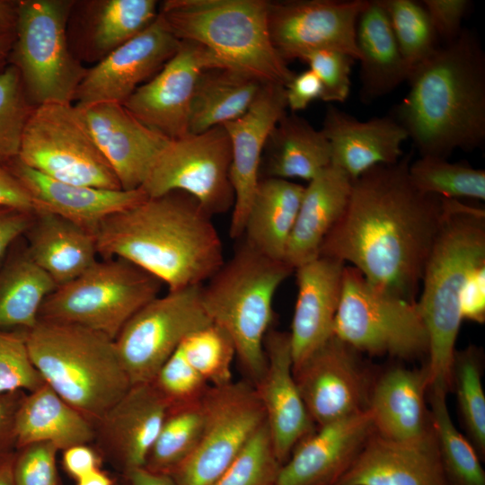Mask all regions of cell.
<instances>
[{"mask_svg":"<svg viewBox=\"0 0 485 485\" xmlns=\"http://www.w3.org/2000/svg\"><path fill=\"white\" fill-rule=\"evenodd\" d=\"M11 393L0 395V440L6 436L7 432L10 431L13 434V417L20 403H16L12 399Z\"/></svg>","mask_w":485,"mask_h":485,"instance_id":"obj_57","label":"cell"},{"mask_svg":"<svg viewBox=\"0 0 485 485\" xmlns=\"http://www.w3.org/2000/svg\"><path fill=\"white\" fill-rule=\"evenodd\" d=\"M33 107L19 71L7 65L0 71V165L18 157L22 132Z\"/></svg>","mask_w":485,"mask_h":485,"instance_id":"obj_45","label":"cell"},{"mask_svg":"<svg viewBox=\"0 0 485 485\" xmlns=\"http://www.w3.org/2000/svg\"><path fill=\"white\" fill-rule=\"evenodd\" d=\"M77 485H114V481L107 473L96 469L77 480Z\"/></svg>","mask_w":485,"mask_h":485,"instance_id":"obj_60","label":"cell"},{"mask_svg":"<svg viewBox=\"0 0 485 485\" xmlns=\"http://www.w3.org/2000/svg\"><path fill=\"white\" fill-rule=\"evenodd\" d=\"M285 86L266 84L249 110L224 124L231 142L230 180L234 192L229 235L242 236L247 213L260 181L259 172L267 139L287 113Z\"/></svg>","mask_w":485,"mask_h":485,"instance_id":"obj_19","label":"cell"},{"mask_svg":"<svg viewBox=\"0 0 485 485\" xmlns=\"http://www.w3.org/2000/svg\"><path fill=\"white\" fill-rule=\"evenodd\" d=\"M202 286L154 297L124 325L115 345L132 385L152 382L189 334L212 323L203 304Z\"/></svg>","mask_w":485,"mask_h":485,"instance_id":"obj_13","label":"cell"},{"mask_svg":"<svg viewBox=\"0 0 485 485\" xmlns=\"http://www.w3.org/2000/svg\"><path fill=\"white\" fill-rule=\"evenodd\" d=\"M231 142L223 125L172 139L158 155L141 190L148 198L181 191L210 216L233 209Z\"/></svg>","mask_w":485,"mask_h":485,"instance_id":"obj_12","label":"cell"},{"mask_svg":"<svg viewBox=\"0 0 485 485\" xmlns=\"http://www.w3.org/2000/svg\"><path fill=\"white\" fill-rule=\"evenodd\" d=\"M63 451L64 468L76 481L99 469L98 456L87 445H74Z\"/></svg>","mask_w":485,"mask_h":485,"instance_id":"obj_55","label":"cell"},{"mask_svg":"<svg viewBox=\"0 0 485 485\" xmlns=\"http://www.w3.org/2000/svg\"><path fill=\"white\" fill-rule=\"evenodd\" d=\"M24 236L29 256L57 287L74 280L97 261L95 235L57 215L34 211Z\"/></svg>","mask_w":485,"mask_h":485,"instance_id":"obj_30","label":"cell"},{"mask_svg":"<svg viewBox=\"0 0 485 485\" xmlns=\"http://www.w3.org/2000/svg\"><path fill=\"white\" fill-rule=\"evenodd\" d=\"M266 366L253 384L263 407L276 455L283 465L316 426L310 418L293 373L289 333L269 330L264 340Z\"/></svg>","mask_w":485,"mask_h":485,"instance_id":"obj_20","label":"cell"},{"mask_svg":"<svg viewBox=\"0 0 485 485\" xmlns=\"http://www.w3.org/2000/svg\"><path fill=\"white\" fill-rule=\"evenodd\" d=\"M124 474L128 485H178L170 474L154 472L146 467L131 469Z\"/></svg>","mask_w":485,"mask_h":485,"instance_id":"obj_56","label":"cell"},{"mask_svg":"<svg viewBox=\"0 0 485 485\" xmlns=\"http://www.w3.org/2000/svg\"><path fill=\"white\" fill-rule=\"evenodd\" d=\"M20 449L13 465L14 485H58L57 447L40 442Z\"/></svg>","mask_w":485,"mask_h":485,"instance_id":"obj_49","label":"cell"},{"mask_svg":"<svg viewBox=\"0 0 485 485\" xmlns=\"http://www.w3.org/2000/svg\"><path fill=\"white\" fill-rule=\"evenodd\" d=\"M17 158L59 181L122 190L75 104L34 106L22 132Z\"/></svg>","mask_w":485,"mask_h":485,"instance_id":"obj_11","label":"cell"},{"mask_svg":"<svg viewBox=\"0 0 485 485\" xmlns=\"http://www.w3.org/2000/svg\"><path fill=\"white\" fill-rule=\"evenodd\" d=\"M370 371L362 354L333 335L293 368L314 425L366 410L375 380Z\"/></svg>","mask_w":485,"mask_h":485,"instance_id":"obj_15","label":"cell"},{"mask_svg":"<svg viewBox=\"0 0 485 485\" xmlns=\"http://www.w3.org/2000/svg\"><path fill=\"white\" fill-rule=\"evenodd\" d=\"M410 163L406 154L352 181L346 209L320 256L351 266L373 284L416 302L446 205L412 184Z\"/></svg>","mask_w":485,"mask_h":485,"instance_id":"obj_1","label":"cell"},{"mask_svg":"<svg viewBox=\"0 0 485 485\" xmlns=\"http://www.w3.org/2000/svg\"><path fill=\"white\" fill-rule=\"evenodd\" d=\"M304 191V186L293 181L260 178L245 219L243 242L269 258L284 260Z\"/></svg>","mask_w":485,"mask_h":485,"instance_id":"obj_34","label":"cell"},{"mask_svg":"<svg viewBox=\"0 0 485 485\" xmlns=\"http://www.w3.org/2000/svg\"><path fill=\"white\" fill-rule=\"evenodd\" d=\"M412 184L421 192L441 198L485 199V171L468 163L423 155L409 164Z\"/></svg>","mask_w":485,"mask_h":485,"instance_id":"obj_40","label":"cell"},{"mask_svg":"<svg viewBox=\"0 0 485 485\" xmlns=\"http://www.w3.org/2000/svg\"><path fill=\"white\" fill-rule=\"evenodd\" d=\"M293 272L284 260L269 258L242 241L202 286V301L211 322L230 337L252 384L266 366L264 340L271 329L275 295Z\"/></svg>","mask_w":485,"mask_h":485,"instance_id":"obj_7","label":"cell"},{"mask_svg":"<svg viewBox=\"0 0 485 485\" xmlns=\"http://www.w3.org/2000/svg\"><path fill=\"white\" fill-rule=\"evenodd\" d=\"M481 350L470 345L455 350L452 387L455 388L458 408L467 437L479 455L485 454V393L481 381Z\"/></svg>","mask_w":485,"mask_h":485,"instance_id":"obj_41","label":"cell"},{"mask_svg":"<svg viewBox=\"0 0 485 485\" xmlns=\"http://www.w3.org/2000/svg\"><path fill=\"white\" fill-rule=\"evenodd\" d=\"M281 466L265 420L211 485H276Z\"/></svg>","mask_w":485,"mask_h":485,"instance_id":"obj_44","label":"cell"},{"mask_svg":"<svg viewBox=\"0 0 485 485\" xmlns=\"http://www.w3.org/2000/svg\"><path fill=\"white\" fill-rule=\"evenodd\" d=\"M265 154L266 177L307 182L331 163L330 144L321 129L295 112L286 113L270 132Z\"/></svg>","mask_w":485,"mask_h":485,"instance_id":"obj_35","label":"cell"},{"mask_svg":"<svg viewBox=\"0 0 485 485\" xmlns=\"http://www.w3.org/2000/svg\"><path fill=\"white\" fill-rule=\"evenodd\" d=\"M379 2L387 14L400 51L412 72L440 48L430 17L423 4L413 0Z\"/></svg>","mask_w":485,"mask_h":485,"instance_id":"obj_42","label":"cell"},{"mask_svg":"<svg viewBox=\"0 0 485 485\" xmlns=\"http://www.w3.org/2000/svg\"><path fill=\"white\" fill-rule=\"evenodd\" d=\"M211 219L185 192L147 198L101 222L97 251L129 261L169 290L204 285L225 260Z\"/></svg>","mask_w":485,"mask_h":485,"instance_id":"obj_2","label":"cell"},{"mask_svg":"<svg viewBox=\"0 0 485 485\" xmlns=\"http://www.w3.org/2000/svg\"><path fill=\"white\" fill-rule=\"evenodd\" d=\"M409 91L390 114L423 155L448 158L485 142V55L463 28L411 72Z\"/></svg>","mask_w":485,"mask_h":485,"instance_id":"obj_3","label":"cell"},{"mask_svg":"<svg viewBox=\"0 0 485 485\" xmlns=\"http://www.w3.org/2000/svg\"><path fill=\"white\" fill-rule=\"evenodd\" d=\"M76 57L99 62L146 29L159 13L155 0L75 2Z\"/></svg>","mask_w":485,"mask_h":485,"instance_id":"obj_31","label":"cell"},{"mask_svg":"<svg viewBox=\"0 0 485 485\" xmlns=\"http://www.w3.org/2000/svg\"><path fill=\"white\" fill-rule=\"evenodd\" d=\"M301 60L321 81L323 87L322 101L330 103L346 101L350 92L354 58L342 52L322 49L305 55Z\"/></svg>","mask_w":485,"mask_h":485,"instance_id":"obj_48","label":"cell"},{"mask_svg":"<svg viewBox=\"0 0 485 485\" xmlns=\"http://www.w3.org/2000/svg\"><path fill=\"white\" fill-rule=\"evenodd\" d=\"M152 383L170 407L198 401L210 387L179 348L160 367Z\"/></svg>","mask_w":485,"mask_h":485,"instance_id":"obj_47","label":"cell"},{"mask_svg":"<svg viewBox=\"0 0 485 485\" xmlns=\"http://www.w3.org/2000/svg\"><path fill=\"white\" fill-rule=\"evenodd\" d=\"M428 387L426 366H394L375 377L367 407L374 431L396 442H419L429 436L433 429Z\"/></svg>","mask_w":485,"mask_h":485,"instance_id":"obj_28","label":"cell"},{"mask_svg":"<svg viewBox=\"0 0 485 485\" xmlns=\"http://www.w3.org/2000/svg\"><path fill=\"white\" fill-rule=\"evenodd\" d=\"M202 402L205 420L198 444L170 474L178 485H211L266 420L248 381L210 386Z\"/></svg>","mask_w":485,"mask_h":485,"instance_id":"obj_14","label":"cell"},{"mask_svg":"<svg viewBox=\"0 0 485 485\" xmlns=\"http://www.w3.org/2000/svg\"><path fill=\"white\" fill-rule=\"evenodd\" d=\"M448 390L441 384L428 387L431 426L442 468L449 485H485L481 456L452 420L446 401Z\"/></svg>","mask_w":485,"mask_h":485,"instance_id":"obj_38","label":"cell"},{"mask_svg":"<svg viewBox=\"0 0 485 485\" xmlns=\"http://www.w3.org/2000/svg\"><path fill=\"white\" fill-rule=\"evenodd\" d=\"M265 84L248 74L228 67L203 71L192 98L190 133H201L240 118Z\"/></svg>","mask_w":485,"mask_h":485,"instance_id":"obj_37","label":"cell"},{"mask_svg":"<svg viewBox=\"0 0 485 485\" xmlns=\"http://www.w3.org/2000/svg\"><path fill=\"white\" fill-rule=\"evenodd\" d=\"M373 432L368 410L316 427L281 466L276 485H335Z\"/></svg>","mask_w":485,"mask_h":485,"instance_id":"obj_22","label":"cell"},{"mask_svg":"<svg viewBox=\"0 0 485 485\" xmlns=\"http://www.w3.org/2000/svg\"><path fill=\"white\" fill-rule=\"evenodd\" d=\"M202 400L169 407L144 467L154 472L171 474L190 457L198 444L204 427Z\"/></svg>","mask_w":485,"mask_h":485,"instance_id":"obj_39","label":"cell"},{"mask_svg":"<svg viewBox=\"0 0 485 485\" xmlns=\"http://www.w3.org/2000/svg\"><path fill=\"white\" fill-rule=\"evenodd\" d=\"M163 283L120 258L97 260L43 302L39 320L74 323L115 340L128 321L159 295Z\"/></svg>","mask_w":485,"mask_h":485,"instance_id":"obj_10","label":"cell"},{"mask_svg":"<svg viewBox=\"0 0 485 485\" xmlns=\"http://www.w3.org/2000/svg\"><path fill=\"white\" fill-rule=\"evenodd\" d=\"M24 337L45 384L94 424L132 386L115 340L99 331L39 320Z\"/></svg>","mask_w":485,"mask_h":485,"instance_id":"obj_5","label":"cell"},{"mask_svg":"<svg viewBox=\"0 0 485 485\" xmlns=\"http://www.w3.org/2000/svg\"><path fill=\"white\" fill-rule=\"evenodd\" d=\"M13 436L18 448L47 442L65 450L88 445L95 438V427L45 384L19 403L13 417Z\"/></svg>","mask_w":485,"mask_h":485,"instance_id":"obj_33","label":"cell"},{"mask_svg":"<svg viewBox=\"0 0 485 485\" xmlns=\"http://www.w3.org/2000/svg\"><path fill=\"white\" fill-rule=\"evenodd\" d=\"M0 206L34 211L29 193L5 165H0Z\"/></svg>","mask_w":485,"mask_h":485,"instance_id":"obj_54","label":"cell"},{"mask_svg":"<svg viewBox=\"0 0 485 485\" xmlns=\"http://www.w3.org/2000/svg\"><path fill=\"white\" fill-rule=\"evenodd\" d=\"M169 407L152 382L133 384L94 424L95 438L124 473L146 465Z\"/></svg>","mask_w":485,"mask_h":485,"instance_id":"obj_23","label":"cell"},{"mask_svg":"<svg viewBox=\"0 0 485 485\" xmlns=\"http://www.w3.org/2000/svg\"><path fill=\"white\" fill-rule=\"evenodd\" d=\"M369 0H293L269 3V31L274 48L288 62L322 49L356 61L357 24Z\"/></svg>","mask_w":485,"mask_h":485,"instance_id":"obj_16","label":"cell"},{"mask_svg":"<svg viewBox=\"0 0 485 485\" xmlns=\"http://www.w3.org/2000/svg\"><path fill=\"white\" fill-rule=\"evenodd\" d=\"M460 313L463 321L485 322V265L476 269L468 278L460 295Z\"/></svg>","mask_w":485,"mask_h":485,"instance_id":"obj_51","label":"cell"},{"mask_svg":"<svg viewBox=\"0 0 485 485\" xmlns=\"http://www.w3.org/2000/svg\"><path fill=\"white\" fill-rule=\"evenodd\" d=\"M75 1L19 0L8 65L19 71L33 106L72 103L87 68L69 46L67 24Z\"/></svg>","mask_w":485,"mask_h":485,"instance_id":"obj_8","label":"cell"},{"mask_svg":"<svg viewBox=\"0 0 485 485\" xmlns=\"http://www.w3.org/2000/svg\"><path fill=\"white\" fill-rule=\"evenodd\" d=\"M5 166L29 193L34 211L57 215L93 234L102 220L148 198L141 189L105 190L59 181L24 165L18 158Z\"/></svg>","mask_w":485,"mask_h":485,"instance_id":"obj_27","label":"cell"},{"mask_svg":"<svg viewBox=\"0 0 485 485\" xmlns=\"http://www.w3.org/2000/svg\"><path fill=\"white\" fill-rule=\"evenodd\" d=\"M360 100L369 104L391 93L410 75L387 14L379 0H369L357 24Z\"/></svg>","mask_w":485,"mask_h":485,"instance_id":"obj_32","label":"cell"},{"mask_svg":"<svg viewBox=\"0 0 485 485\" xmlns=\"http://www.w3.org/2000/svg\"><path fill=\"white\" fill-rule=\"evenodd\" d=\"M335 485H449L434 433L419 442H396L375 431Z\"/></svg>","mask_w":485,"mask_h":485,"instance_id":"obj_26","label":"cell"},{"mask_svg":"<svg viewBox=\"0 0 485 485\" xmlns=\"http://www.w3.org/2000/svg\"><path fill=\"white\" fill-rule=\"evenodd\" d=\"M445 199V220L426 262L416 303L428 336V385L442 384L449 391L463 322L460 295L470 275L485 265V210Z\"/></svg>","mask_w":485,"mask_h":485,"instance_id":"obj_4","label":"cell"},{"mask_svg":"<svg viewBox=\"0 0 485 485\" xmlns=\"http://www.w3.org/2000/svg\"><path fill=\"white\" fill-rule=\"evenodd\" d=\"M225 67L203 46L181 40L175 54L123 103L140 122L172 140L190 133L192 98L201 73Z\"/></svg>","mask_w":485,"mask_h":485,"instance_id":"obj_17","label":"cell"},{"mask_svg":"<svg viewBox=\"0 0 485 485\" xmlns=\"http://www.w3.org/2000/svg\"><path fill=\"white\" fill-rule=\"evenodd\" d=\"M332 335L360 354L427 357L428 336L416 302L370 282L346 265Z\"/></svg>","mask_w":485,"mask_h":485,"instance_id":"obj_9","label":"cell"},{"mask_svg":"<svg viewBox=\"0 0 485 485\" xmlns=\"http://www.w3.org/2000/svg\"><path fill=\"white\" fill-rule=\"evenodd\" d=\"M18 239L0 267V330L27 331L39 321L40 309L57 286L29 256Z\"/></svg>","mask_w":485,"mask_h":485,"instance_id":"obj_36","label":"cell"},{"mask_svg":"<svg viewBox=\"0 0 485 485\" xmlns=\"http://www.w3.org/2000/svg\"><path fill=\"white\" fill-rule=\"evenodd\" d=\"M13 40L14 32L0 34V71L8 65Z\"/></svg>","mask_w":485,"mask_h":485,"instance_id":"obj_61","label":"cell"},{"mask_svg":"<svg viewBox=\"0 0 485 485\" xmlns=\"http://www.w3.org/2000/svg\"><path fill=\"white\" fill-rule=\"evenodd\" d=\"M321 130L330 144L331 164L352 181L375 166L396 163L408 139L391 115L362 121L333 104L326 109Z\"/></svg>","mask_w":485,"mask_h":485,"instance_id":"obj_24","label":"cell"},{"mask_svg":"<svg viewBox=\"0 0 485 485\" xmlns=\"http://www.w3.org/2000/svg\"><path fill=\"white\" fill-rule=\"evenodd\" d=\"M44 384L31 359L24 331L0 330V395L21 389L31 392Z\"/></svg>","mask_w":485,"mask_h":485,"instance_id":"obj_46","label":"cell"},{"mask_svg":"<svg viewBox=\"0 0 485 485\" xmlns=\"http://www.w3.org/2000/svg\"><path fill=\"white\" fill-rule=\"evenodd\" d=\"M0 451H2V450H0Z\"/></svg>","mask_w":485,"mask_h":485,"instance_id":"obj_62","label":"cell"},{"mask_svg":"<svg viewBox=\"0 0 485 485\" xmlns=\"http://www.w3.org/2000/svg\"><path fill=\"white\" fill-rule=\"evenodd\" d=\"M267 0H166L159 14L179 40L196 42L225 67L286 86L295 75L274 48Z\"/></svg>","mask_w":485,"mask_h":485,"instance_id":"obj_6","label":"cell"},{"mask_svg":"<svg viewBox=\"0 0 485 485\" xmlns=\"http://www.w3.org/2000/svg\"><path fill=\"white\" fill-rule=\"evenodd\" d=\"M76 107L121 189H140L170 139L144 125L123 104Z\"/></svg>","mask_w":485,"mask_h":485,"instance_id":"obj_21","label":"cell"},{"mask_svg":"<svg viewBox=\"0 0 485 485\" xmlns=\"http://www.w3.org/2000/svg\"><path fill=\"white\" fill-rule=\"evenodd\" d=\"M287 108L292 112L306 109L315 100H322L323 87L310 69L295 74L291 81L285 86Z\"/></svg>","mask_w":485,"mask_h":485,"instance_id":"obj_52","label":"cell"},{"mask_svg":"<svg viewBox=\"0 0 485 485\" xmlns=\"http://www.w3.org/2000/svg\"><path fill=\"white\" fill-rule=\"evenodd\" d=\"M178 348L210 386L233 382L235 348L227 333L218 326L211 323L191 332Z\"/></svg>","mask_w":485,"mask_h":485,"instance_id":"obj_43","label":"cell"},{"mask_svg":"<svg viewBox=\"0 0 485 485\" xmlns=\"http://www.w3.org/2000/svg\"><path fill=\"white\" fill-rule=\"evenodd\" d=\"M34 211L0 206V267L11 246L27 232Z\"/></svg>","mask_w":485,"mask_h":485,"instance_id":"obj_53","label":"cell"},{"mask_svg":"<svg viewBox=\"0 0 485 485\" xmlns=\"http://www.w3.org/2000/svg\"><path fill=\"white\" fill-rule=\"evenodd\" d=\"M180 43L158 13L146 29L87 68L75 105L123 104L175 54Z\"/></svg>","mask_w":485,"mask_h":485,"instance_id":"obj_18","label":"cell"},{"mask_svg":"<svg viewBox=\"0 0 485 485\" xmlns=\"http://www.w3.org/2000/svg\"><path fill=\"white\" fill-rule=\"evenodd\" d=\"M18 1L0 0V34L14 32Z\"/></svg>","mask_w":485,"mask_h":485,"instance_id":"obj_58","label":"cell"},{"mask_svg":"<svg viewBox=\"0 0 485 485\" xmlns=\"http://www.w3.org/2000/svg\"><path fill=\"white\" fill-rule=\"evenodd\" d=\"M345 266L319 256L295 269L297 296L288 332L293 368L332 336Z\"/></svg>","mask_w":485,"mask_h":485,"instance_id":"obj_25","label":"cell"},{"mask_svg":"<svg viewBox=\"0 0 485 485\" xmlns=\"http://www.w3.org/2000/svg\"><path fill=\"white\" fill-rule=\"evenodd\" d=\"M439 40L454 41L463 31V21L469 10V0H423Z\"/></svg>","mask_w":485,"mask_h":485,"instance_id":"obj_50","label":"cell"},{"mask_svg":"<svg viewBox=\"0 0 485 485\" xmlns=\"http://www.w3.org/2000/svg\"><path fill=\"white\" fill-rule=\"evenodd\" d=\"M351 185L350 177L331 164L304 186L284 259L294 270L320 256L323 241L346 209Z\"/></svg>","mask_w":485,"mask_h":485,"instance_id":"obj_29","label":"cell"},{"mask_svg":"<svg viewBox=\"0 0 485 485\" xmlns=\"http://www.w3.org/2000/svg\"><path fill=\"white\" fill-rule=\"evenodd\" d=\"M16 454L0 451V485H14L13 465Z\"/></svg>","mask_w":485,"mask_h":485,"instance_id":"obj_59","label":"cell"}]
</instances>
